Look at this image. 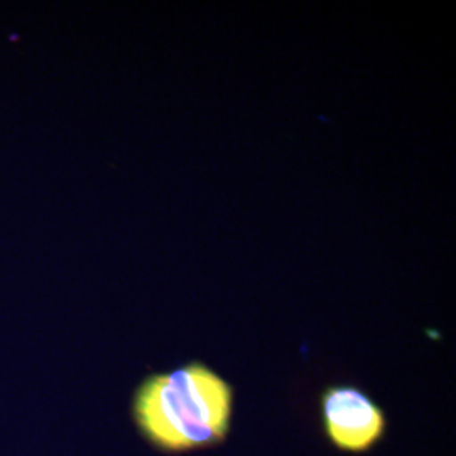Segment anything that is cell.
<instances>
[{"mask_svg":"<svg viewBox=\"0 0 456 456\" xmlns=\"http://www.w3.org/2000/svg\"><path fill=\"white\" fill-rule=\"evenodd\" d=\"M233 406L225 379L203 363L147 377L134 401L139 428L167 452H186L224 441Z\"/></svg>","mask_w":456,"mask_h":456,"instance_id":"1","label":"cell"},{"mask_svg":"<svg viewBox=\"0 0 456 456\" xmlns=\"http://www.w3.org/2000/svg\"><path fill=\"white\" fill-rule=\"evenodd\" d=\"M322 412L328 438L345 452H367L382 438L386 429L382 409L354 386L326 389Z\"/></svg>","mask_w":456,"mask_h":456,"instance_id":"2","label":"cell"}]
</instances>
